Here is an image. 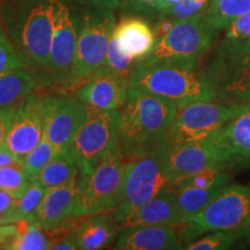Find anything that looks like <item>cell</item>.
I'll return each mask as SVG.
<instances>
[{
	"instance_id": "cell-43",
	"label": "cell",
	"mask_w": 250,
	"mask_h": 250,
	"mask_svg": "<svg viewBox=\"0 0 250 250\" xmlns=\"http://www.w3.org/2000/svg\"><path fill=\"white\" fill-rule=\"evenodd\" d=\"M15 235L13 224H0V249H5L9 240Z\"/></svg>"
},
{
	"instance_id": "cell-34",
	"label": "cell",
	"mask_w": 250,
	"mask_h": 250,
	"mask_svg": "<svg viewBox=\"0 0 250 250\" xmlns=\"http://www.w3.org/2000/svg\"><path fill=\"white\" fill-rule=\"evenodd\" d=\"M210 0H180L176 5L165 12V17H169L175 21L186 20L204 11Z\"/></svg>"
},
{
	"instance_id": "cell-10",
	"label": "cell",
	"mask_w": 250,
	"mask_h": 250,
	"mask_svg": "<svg viewBox=\"0 0 250 250\" xmlns=\"http://www.w3.org/2000/svg\"><path fill=\"white\" fill-rule=\"evenodd\" d=\"M59 0H27L18 18L17 39L27 57L48 67Z\"/></svg>"
},
{
	"instance_id": "cell-42",
	"label": "cell",
	"mask_w": 250,
	"mask_h": 250,
	"mask_svg": "<svg viewBox=\"0 0 250 250\" xmlns=\"http://www.w3.org/2000/svg\"><path fill=\"white\" fill-rule=\"evenodd\" d=\"M137 9L142 11H160L161 0H129Z\"/></svg>"
},
{
	"instance_id": "cell-16",
	"label": "cell",
	"mask_w": 250,
	"mask_h": 250,
	"mask_svg": "<svg viewBox=\"0 0 250 250\" xmlns=\"http://www.w3.org/2000/svg\"><path fill=\"white\" fill-rule=\"evenodd\" d=\"M83 179L85 176L79 171L68 182L49 188L39 208L28 219L43 229H54L64 224L73 217Z\"/></svg>"
},
{
	"instance_id": "cell-29",
	"label": "cell",
	"mask_w": 250,
	"mask_h": 250,
	"mask_svg": "<svg viewBox=\"0 0 250 250\" xmlns=\"http://www.w3.org/2000/svg\"><path fill=\"white\" fill-rule=\"evenodd\" d=\"M137 62L131 59L127 56H125L123 52L118 48L116 41L111 36L110 42L107 50V55H105L104 64L100 68L99 72L103 73H110L114 76L124 78V79L129 80L130 74L136 67ZM98 72V73H99Z\"/></svg>"
},
{
	"instance_id": "cell-22",
	"label": "cell",
	"mask_w": 250,
	"mask_h": 250,
	"mask_svg": "<svg viewBox=\"0 0 250 250\" xmlns=\"http://www.w3.org/2000/svg\"><path fill=\"white\" fill-rule=\"evenodd\" d=\"M50 80L26 70L23 66L13 67L0 73V107L13 105L41 87L48 86Z\"/></svg>"
},
{
	"instance_id": "cell-36",
	"label": "cell",
	"mask_w": 250,
	"mask_h": 250,
	"mask_svg": "<svg viewBox=\"0 0 250 250\" xmlns=\"http://www.w3.org/2000/svg\"><path fill=\"white\" fill-rule=\"evenodd\" d=\"M226 40H250V11L236 18L226 27Z\"/></svg>"
},
{
	"instance_id": "cell-31",
	"label": "cell",
	"mask_w": 250,
	"mask_h": 250,
	"mask_svg": "<svg viewBox=\"0 0 250 250\" xmlns=\"http://www.w3.org/2000/svg\"><path fill=\"white\" fill-rule=\"evenodd\" d=\"M50 248L51 241L43 233L42 227L34 223L28 230L14 235L5 246V249L9 250H45Z\"/></svg>"
},
{
	"instance_id": "cell-33",
	"label": "cell",
	"mask_w": 250,
	"mask_h": 250,
	"mask_svg": "<svg viewBox=\"0 0 250 250\" xmlns=\"http://www.w3.org/2000/svg\"><path fill=\"white\" fill-rule=\"evenodd\" d=\"M226 171L223 170V167H210L198 173L190 175L184 179L174 181L170 183V191L177 192L181 190L189 189V188H208L220 179Z\"/></svg>"
},
{
	"instance_id": "cell-7",
	"label": "cell",
	"mask_w": 250,
	"mask_h": 250,
	"mask_svg": "<svg viewBox=\"0 0 250 250\" xmlns=\"http://www.w3.org/2000/svg\"><path fill=\"white\" fill-rule=\"evenodd\" d=\"M205 72L215 99L250 103V40L225 41Z\"/></svg>"
},
{
	"instance_id": "cell-44",
	"label": "cell",
	"mask_w": 250,
	"mask_h": 250,
	"mask_svg": "<svg viewBox=\"0 0 250 250\" xmlns=\"http://www.w3.org/2000/svg\"><path fill=\"white\" fill-rule=\"evenodd\" d=\"M14 162H20V161H18L17 158H15V156L12 154V153L9 152L5 146L0 147V167L14 164Z\"/></svg>"
},
{
	"instance_id": "cell-45",
	"label": "cell",
	"mask_w": 250,
	"mask_h": 250,
	"mask_svg": "<svg viewBox=\"0 0 250 250\" xmlns=\"http://www.w3.org/2000/svg\"><path fill=\"white\" fill-rule=\"evenodd\" d=\"M179 1L180 0H161L160 11H162L165 13V12H167L168 9H170L174 5H176Z\"/></svg>"
},
{
	"instance_id": "cell-12",
	"label": "cell",
	"mask_w": 250,
	"mask_h": 250,
	"mask_svg": "<svg viewBox=\"0 0 250 250\" xmlns=\"http://www.w3.org/2000/svg\"><path fill=\"white\" fill-rule=\"evenodd\" d=\"M50 99L45 94L31 93L15 108L4 146L18 161L22 162L43 137Z\"/></svg>"
},
{
	"instance_id": "cell-26",
	"label": "cell",
	"mask_w": 250,
	"mask_h": 250,
	"mask_svg": "<svg viewBox=\"0 0 250 250\" xmlns=\"http://www.w3.org/2000/svg\"><path fill=\"white\" fill-rule=\"evenodd\" d=\"M250 11V0H210L204 9L206 20L213 29L221 30Z\"/></svg>"
},
{
	"instance_id": "cell-23",
	"label": "cell",
	"mask_w": 250,
	"mask_h": 250,
	"mask_svg": "<svg viewBox=\"0 0 250 250\" xmlns=\"http://www.w3.org/2000/svg\"><path fill=\"white\" fill-rule=\"evenodd\" d=\"M233 162L250 160V103L217 131Z\"/></svg>"
},
{
	"instance_id": "cell-5",
	"label": "cell",
	"mask_w": 250,
	"mask_h": 250,
	"mask_svg": "<svg viewBox=\"0 0 250 250\" xmlns=\"http://www.w3.org/2000/svg\"><path fill=\"white\" fill-rule=\"evenodd\" d=\"M250 225V186L228 184L217 198L201 212L177 225L181 241L220 229H234Z\"/></svg>"
},
{
	"instance_id": "cell-1",
	"label": "cell",
	"mask_w": 250,
	"mask_h": 250,
	"mask_svg": "<svg viewBox=\"0 0 250 250\" xmlns=\"http://www.w3.org/2000/svg\"><path fill=\"white\" fill-rule=\"evenodd\" d=\"M176 112L169 99L136 88L127 90L121 110V146L127 159L166 143Z\"/></svg>"
},
{
	"instance_id": "cell-35",
	"label": "cell",
	"mask_w": 250,
	"mask_h": 250,
	"mask_svg": "<svg viewBox=\"0 0 250 250\" xmlns=\"http://www.w3.org/2000/svg\"><path fill=\"white\" fill-rule=\"evenodd\" d=\"M24 62L20 56L15 54L14 49L9 44L4 34L0 31V73L13 67L24 66Z\"/></svg>"
},
{
	"instance_id": "cell-25",
	"label": "cell",
	"mask_w": 250,
	"mask_h": 250,
	"mask_svg": "<svg viewBox=\"0 0 250 250\" xmlns=\"http://www.w3.org/2000/svg\"><path fill=\"white\" fill-rule=\"evenodd\" d=\"M79 173L78 166L74 161L70 149H62L51 158L42 170L30 181H36L46 189L61 186L77 176Z\"/></svg>"
},
{
	"instance_id": "cell-30",
	"label": "cell",
	"mask_w": 250,
	"mask_h": 250,
	"mask_svg": "<svg viewBox=\"0 0 250 250\" xmlns=\"http://www.w3.org/2000/svg\"><path fill=\"white\" fill-rule=\"evenodd\" d=\"M30 179L22 162L0 167V190L13 192L20 197L26 191Z\"/></svg>"
},
{
	"instance_id": "cell-28",
	"label": "cell",
	"mask_w": 250,
	"mask_h": 250,
	"mask_svg": "<svg viewBox=\"0 0 250 250\" xmlns=\"http://www.w3.org/2000/svg\"><path fill=\"white\" fill-rule=\"evenodd\" d=\"M245 235H247L246 227L213 230L196 241L188 243L184 248L187 250H224L230 248L240 237Z\"/></svg>"
},
{
	"instance_id": "cell-19",
	"label": "cell",
	"mask_w": 250,
	"mask_h": 250,
	"mask_svg": "<svg viewBox=\"0 0 250 250\" xmlns=\"http://www.w3.org/2000/svg\"><path fill=\"white\" fill-rule=\"evenodd\" d=\"M112 37L121 51L137 62L147 57L156 42L148 23L138 18L122 20L112 30Z\"/></svg>"
},
{
	"instance_id": "cell-40",
	"label": "cell",
	"mask_w": 250,
	"mask_h": 250,
	"mask_svg": "<svg viewBox=\"0 0 250 250\" xmlns=\"http://www.w3.org/2000/svg\"><path fill=\"white\" fill-rule=\"evenodd\" d=\"M17 198H19V196L15 193L6 191V190H0V217H2L12 208Z\"/></svg>"
},
{
	"instance_id": "cell-37",
	"label": "cell",
	"mask_w": 250,
	"mask_h": 250,
	"mask_svg": "<svg viewBox=\"0 0 250 250\" xmlns=\"http://www.w3.org/2000/svg\"><path fill=\"white\" fill-rule=\"evenodd\" d=\"M15 108L13 105L8 107H0V147L5 144L9 126H11L12 118H13Z\"/></svg>"
},
{
	"instance_id": "cell-15",
	"label": "cell",
	"mask_w": 250,
	"mask_h": 250,
	"mask_svg": "<svg viewBox=\"0 0 250 250\" xmlns=\"http://www.w3.org/2000/svg\"><path fill=\"white\" fill-rule=\"evenodd\" d=\"M88 104L77 98L51 96L43 137L59 151L70 145L86 120Z\"/></svg>"
},
{
	"instance_id": "cell-39",
	"label": "cell",
	"mask_w": 250,
	"mask_h": 250,
	"mask_svg": "<svg viewBox=\"0 0 250 250\" xmlns=\"http://www.w3.org/2000/svg\"><path fill=\"white\" fill-rule=\"evenodd\" d=\"M176 23V21L173 20V19L169 18V17H165L162 20H160L156 24L154 29H153V33H154V36H155V40H160L161 37H164L166 34L169 31L171 28H173L174 24Z\"/></svg>"
},
{
	"instance_id": "cell-17",
	"label": "cell",
	"mask_w": 250,
	"mask_h": 250,
	"mask_svg": "<svg viewBox=\"0 0 250 250\" xmlns=\"http://www.w3.org/2000/svg\"><path fill=\"white\" fill-rule=\"evenodd\" d=\"M114 249L117 250H179L182 241L174 226L140 225L123 227Z\"/></svg>"
},
{
	"instance_id": "cell-4",
	"label": "cell",
	"mask_w": 250,
	"mask_h": 250,
	"mask_svg": "<svg viewBox=\"0 0 250 250\" xmlns=\"http://www.w3.org/2000/svg\"><path fill=\"white\" fill-rule=\"evenodd\" d=\"M121 145V110L88 107L86 120L70 145V153L83 176H88Z\"/></svg>"
},
{
	"instance_id": "cell-21",
	"label": "cell",
	"mask_w": 250,
	"mask_h": 250,
	"mask_svg": "<svg viewBox=\"0 0 250 250\" xmlns=\"http://www.w3.org/2000/svg\"><path fill=\"white\" fill-rule=\"evenodd\" d=\"M83 218L85 219L73 229L77 249H103L116 240L117 223L110 212H101Z\"/></svg>"
},
{
	"instance_id": "cell-13",
	"label": "cell",
	"mask_w": 250,
	"mask_h": 250,
	"mask_svg": "<svg viewBox=\"0 0 250 250\" xmlns=\"http://www.w3.org/2000/svg\"><path fill=\"white\" fill-rule=\"evenodd\" d=\"M233 164L228 149L219 139L217 131L206 138L173 146L169 148L168 165L171 179H184L210 167H224Z\"/></svg>"
},
{
	"instance_id": "cell-46",
	"label": "cell",
	"mask_w": 250,
	"mask_h": 250,
	"mask_svg": "<svg viewBox=\"0 0 250 250\" xmlns=\"http://www.w3.org/2000/svg\"><path fill=\"white\" fill-rule=\"evenodd\" d=\"M246 228H247V236H249V240H250V225H248Z\"/></svg>"
},
{
	"instance_id": "cell-20",
	"label": "cell",
	"mask_w": 250,
	"mask_h": 250,
	"mask_svg": "<svg viewBox=\"0 0 250 250\" xmlns=\"http://www.w3.org/2000/svg\"><path fill=\"white\" fill-rule=\"evenodd\" d=\"M179 224H181V219L176 197L170 190H165L131 212L120 225L129 227L140 225L177 226Z\"/></svg>"
},
{
	"instance_id": "cell-9",
	"label": "cell",
	"mask_w": 250,
	"mask_h": 250,
	"mask_svg": "<svg viewBox=\"0 0 250 250\" xmlns=\"http://www.w3.org/2000/svg\"><path fill=\"white\" fill-rule=\"evenodd\" d=\"M126 164L127 158L118 145L92 174L85 176L73 218L111 212L116 208L123 191Z\"/></svg>"
},
{
	"instance_id": "cell-32",
	"label": "cell",
	"mask_w": 250,
	"mask_h": 250,
	"mask_svg": "<svg viewBox=\"0 0 250 250\" xmlns=\"http://www.w3.org/2000/svg\"><path fill=\"white\" fill-rule=\"evenodd\" d=\"M58 152V148H56L44 137H42L39 144L28 153V155L22 161L29 179H34L42 170V168L51 160L52 156L57 154Z\"/></svg>"
},
{
	"instance_id": "cell-6",
	"label": "cell",
	"mask_w": 250,
	"mask_h": 250,
	"mask_svg": "<svg viewBox=\"0 0 250 250\" xmlns=\"http://www.w3.org/2000/svg\"><path fill=\"white\" fill-rule=\"evenodd\" d=\"M116 19L111 9L86 11L79 22L76 57L68 90L79 87L95 76L104 64Z\"/></svg>"
},
{
	"instance_id": "cell-38",
	"label": "cell",
	"mask_w": 250,
	"mask_h": 250,
	"mask_svg": "<svg viewBox=\"0 0 250 250\" xmlns=\"http://www.w3.org/2000/svg\"><path fill=\"white\" fill-rule=\"evenodd\" d=\"M55 250H73L77 249V243H76V236H74L73 229L70 233L66 234L65 236H62L61 240L55 243H51V248Z\"/></svg>"
},
{
	"instance_id": "cell-14",
	"label": "cell",
	"mask_w": 250,
	"mask_h": 250,
	"mask_svg": "<svg viewBox=\"0 0 250 250\" xmlns=\"http://www.w3.org/2000/svg\"><path fill=\"white\" fill-rule=\"evenodd\" d=\"M79 21L71 14L64 4L59 6L56 14L51 48H50L48 70L51 79L62 89L70 87L74 57H76Z\"/></svg>"
},
{
	"instance_id": "cell-27",
	"label": "cell",
	"mask_w": 250,
	"mask_h": 250,
	"mask_svg": "<svg viewBox=\"0 0 250 250\" xmlns=\"http://www.w3.org/2000/svg\"><path fill=\"white\" fill-rule=\"evenodd\" d=\"M46 190L48 189L41 183L30 181L26 191L15 199L12 208L2 217H0V224H13L21 219L29 218L44 198Z\"/></svg>"
},
{
	"instance_id": "cell-18",
	"label": "cell",
	"mask_w": 250,
	"mask_h": 250,
	"mask_svg": "<svg viewBox=\"0 0 250 250\" xmlns=\"http://www.w3.org/2000/svg\"><path fill=\"white\" fill-rule=\"evenodd\" d=\"M129 90V80L110 73L99 72L83 83L76 98L101 110H116L123 107Z\"/></svg>"
},
{
	"instance_id": "cell-11",
	"label": "cell",
	"mask_w": 250,
	"mask_h": 250,
	"mask_svg": "<svg viewBox=\"0 0 250 250\" xmlns=\"http://www.w3.org/2000/svg\"><path fill=\"white\" fill-rule=\"evenodd\" d=\"M214 33L215 30L206 20L204 11L186 20L176 21L164 37L156 41L147 57L139 62L199 59L210 49Z\"/></svg>"
},
{
	"instance_id": "cell-24",
	"label": "cell",
	"mask_w": 250,
	"mask_h": 250,
	"mask_svg": "<svg viewBox=\"0 0 250 250\" xmlns=\"http://www.w3.org/2000/svg\"><path fill=\"white\" fill-rule=\"evenodd\" d=\"M230 175L225 173L223 176L208 188H189L174 192L179 206L181 223L188 220L205 208L220 192L229 184Z\"/></svg>"
},
{
	"instance_id": "cell-41",
	"label": "cell",
	"mask_w": 250,
	"mask_h": 250,
	"mask_svg": "<svg viewBox=\"0 0 250 250\" xmlns=\"http://www.w3.org/2000/svg\"><path fill=\"white\" fill-rule=\"evenodd\" d=\"M92 7L105 8V9H116L125 5V0H86Z\"/></svg>"
},
{
	"instance_id": "cell-3",
	"label": "cell",
	"mask_w": 250,
	"mask_h": 250,
	"mask_svg": "<svg viewBox=\"0 0 250 250\" xmlns=\"http://www.w3.org/2000/svg\"><path fill=\"white\" fill-rule=\"evenodd\" d=\"M167 143L151 151L127 159L123 191L120 203L114 210V218L120 225L125 218L153 197L169 189L171 179Z\"/></svg>"
},
{
	"instance_id": "cell-2",
	"label": "cell",
	"mask_w": 250,
	"mask_h": 250,
	"mask_svg": "<svg viewBox=\"0 0 250 250\" xmlns=\"http://www.w3.org/2000/svg\"><path fill=\"white\" fill-rule=\"evenodd\" d=\"M129 87L169 99L176 105L196 100H217L198 58L137 62Z\"/></svg>"
},
{
	"instance_id": "cell-8",
	"label": "cell",
	"mask_w": 250,
	"mask_h": 250,
	"mask_svg": "<svg viewBox=\"0 0 250 250\" xmlns=\"http://www.w3.org/2000/svg\"><path fill=\"white\" fill-rule=\"evenodd\" d=\"M245 104L223 100H196L177 104L166 143L173 147L204 139L223 127Z\"/></svg>"
}]
</instances>
